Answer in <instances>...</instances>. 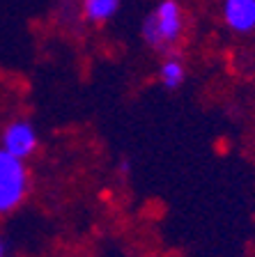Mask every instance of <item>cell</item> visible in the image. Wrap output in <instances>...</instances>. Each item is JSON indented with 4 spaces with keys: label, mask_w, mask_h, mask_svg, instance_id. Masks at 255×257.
<instances>
[{
    "label": "cell",
    "mask_w": 255,
    "mask_h": 257,
    "mask_svg": "<svg viewBox=\"0 0 255 257\" xmlns=\"http://www.w3.org/2000/svg\"><path fill=\"white\" fill-rule=\"evenodd\" d=\"M122 3L124 0H80V19L92 28H101L120 14Z\"/></svg>",
    "instance_id": "obj_6"
},
{
    "label": "cell",
    "mask_w": 255,
    "mask_h": 257,
    "mask_svg": "<svg viewBox=\"0 0 255 257\" xmlns=\"http://www.w3.org/2000/svg\"><path fill=\"white\" fill-rule=\"evenodd\" d=\"M221 26L234 37L255 35V0H216Z\"/></svg>",
    "instance_id": "obj_4"
},
{
    "label": "cell",
    "mask_w": 255,
    "mask_h": 257,
    "mask_svg": "<svg viewBox=\"0 0 255 257\" xmlns=\"http://www.w3.org/2000/svg\"><path fill=\"white\" fill-rule=\"evenodd\" d=\"M7 255V250H5V239L0 236V257H5Z\"/></svg>",
    "instance_id": "obj_7"
},
{
    "label": "cell",
    "mask_w": 255,
    "mask_h": 257,
    "mask_svg": "<svg viewBox=\"0 0 255 257\" xmlns=\"http://www.w3.org/2000/svg\"><path fill=\"white\" fill-rule=\"evenodd\" d=\"M189 78V67L180 51L168 55H161L156 64V83L168 92H177Z\"/></svg>",
    "instance_id": "obj_5"
},
{
    "label": "cell",
    "mask_w": 255,
    "mask_h": 257,
    "mask_svg": "<svg viewBox=\"0 0 255 257\" xmlns=\"http://www.w3.org/2000/svg\"><path fill=\"white\" fill-rule=\"evenodd\" d=\"M39 143L42 140H39L37 126L28 117H14L0 128V150H5L16 159H32L39 150Z\"/></svg>",
    "instance_id": "obj_3"
},
{
    "label": "cell",
    "mask_w": 255,
    "mask_h": 257,
    "mask_svg": "<svg viewBox=\"0 0 255 257\" xmlns=\"http://www.w3.org/2000/svg\"><path fill=\"white\" fill-rule=\"evenodd\" d=\"M30 193V170L28 161L16 159L0 150V218L23 207Z\"/></svg>",
    "instance_id": "obj_2"
},
{
    "label": "cell",
    "mask_w": 255,
    "mask_h": 257,
    "mask_svg": "<svg viewBox=\"0 0 255 257\" xmlns=\"http://www.w3.org/2000/svg\"><path fill=\"white\" fill-rule=\"evenodd\" d=\"M186 28L189 16L182 0H156L140 21V39L152 53L161 58L180 51Z\"/></svg>",
    "instance_id": "obj_1"
}]
</instances>
